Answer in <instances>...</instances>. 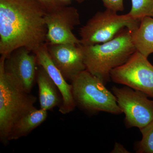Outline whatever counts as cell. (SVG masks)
Returning <instances> with one entry per match:
<instances>
[{
    "label": "cell",
    "mask_w": 153,
    "mask_h": 153,
    "mask_svg": "<svg viewBox=\"0 0 153 153\" xmlns=\"http://www.w3.org/2000/svg\"><path fill=\"white\" fill-rule=\"evenodd\" d=\"M47 10L38 0H0V54L25 48L34 52L46 43Z\"/></svg>",
    "instance_id": "cell-1"
},
{
    "label": "cell",
    "mask_w": 153,
    "mask_h": 153,
    "mask_svg": "<svg viewBox=\"0 0 153 153\" xmlns=\"http://www.w3.org/2000/svg\"><path fill=\"white\" fill-rule=\"evenodd\" d=\"M81 47L86 70L105 84L110 80L113 69L125 63L137 51L131 32L127 28L110 41Z\"/></svg>",
    "instance_id": "cell-2"
},
{
    "label": "cell",
    "mask_w": 153,
    "mask_h": 153,
    "mask_svg": "<svg viewBox=\"0 0 153 153\" xmlns=\"http://www.w3.org/2000/svg\"><path fill=\"white\" fill-rule=\"evenodd\" d=\"M6 56L0 58V139L4 145L14 124L25 115L36 109L37 99L27 92L6 72Z\"/></svg>",
    "instance_id": "cell-3"
},
{
    "label": "cell",
    "mask_w": 153,
    "mask_h": 153,
    "mask_svg": "<svg viewBox=\"0 0 153 153\" xmlns=\"http://www.w3.org/2000/svg\"><path fill=\"white\" fill-rule=\"evenodd\" d=\"M72 93L76 104L93 111L123 113L116 98L105 86L101 79L84 70L71 82Z\"/></svg>",
    "instance_id": "cell-4"
},
{
    "label": "cell",
    "mask_w": 153,
    "mask_h": 153,
    "mask_svg": "<svg viewBox=\"0 0 153 153\" xmlns=\"http://www.w3.org/2000/svg\"><path fill=\"white\" fill-rule=\"evenodd\" d=\"M140 22L128 13L118 15L117 12L108 9L97 12L79 30L80 44L89 46L107 42L126 28L134 32Z\"/></svg>",
    "instance_id": "cell-5"
},
{
    "label": "cell",
    "mask_w": 153,
    "mask_h": 153,
    "mask_svg": "<svg viewBox=\"0 0 153 153\" xmlns=\"http://www.w3.org/2000/svg\"><path fill=\"white\" fill-rule=\"evenodd\" d=\"M111 79L139 91L153 98V66L145 57L135 51L123 65L114 68Z\"/></svg>",
    "instance_id": "cell-6"
},
{
    "label": "cell",
    "mask_w": 153,
    "mask_h": 153,
    "mask_svg": "<svg viewBox=\"0 0 153 153\" xmlns=\"http://www.w3.org/2000/svg\"><path fill=\"white\" fill-rule=\"evenodd\" d=\"M112 91L128 127L140 129L153 120V101L146 94L127 86H114Z\"/></svg>",
    "instance_id": "cell-7"
},
{
    "label": "cell",
    "mask_w": 153,
    "mask_h": 153,
    "mask_svg": "<svg viewBox=\"0 0 153 153\" xmlns=\"http://www.w3.org/2000/svg\"><path fill=\"white\" fill-rule=\"evenodd\" d=\"M45 22L47 28V45L81 44L80 39L72 32L80 22L79 13L75 7L64 6L55 10L47 12Z\"/></svg>",
    "instance_id": "cell-8"
},
{
    "label": "cell",
    "mask_w": 153,
    "mask_h": 153,
    "mask_svg": "<svg viewBox=\"0 0 153 153\" xmlns=\"http://www.w3.org/2000/svg\"><path fill=\"white\" fill-rule=\"evenodd\" d=\"M37 57L35 53L25 48H19L6 57V72L27 92L30 93L37 76Z\"/></svg>",
    "instance_id": "cell-9"
},
{
    "label": "cell",
    "mask_w": 153,
    "mask_h": 153,
    "mask_svg": "<svg viewBox=\"0 0 153 153\" xmlns=\"http://www.w3.org/2000/svg\"><path fill=\"white\" fill-rule=\"evenodd\" d=\"M47 46L52 61L67 81L71 82L79 73L86 70L81 44Z\"/></svg>",
    "instance_id": "cell-10"
},
{
    "label": "cell",
    "mask_w": 153,
    "mask_h": 153,
    "mask_svg": "<svg viewBox=\"0 0 153 153\" xmlns=\"http://www.w3.org/2000/svg\"><path fill=\"white\" fill-rule=\"evenodd\" d=\"M37 57L39 66L45 69L57 86L62 98V103L59 107V111L67 114L73 111L76 105L72 93V85L68 84L60 71L55 66L48 52L46 43L33 52Z\"/></svg>",
    "instance_id": "cell-11"
},
{
    "label": "cell",
    "mask_w": 153,
    "mask_h": 153,
    "mask_svg": "<svg viewBox=\"0 0 153 153\" xmlns=\"http://www.w3.org/2000/svg\"><path fill=\"white\" fill-rule=\"evenodd\" d=\"M36 78L41 108L48 111L55 107L60 106L62 98L59 96V91L49 74L41 66L37 70Z\"/></svg>",
    "instance_id": "cell-12"
},
{
    "label": "cell",
    "mask_w": 153,
    "mask_h": 153,
    "mask_svg": "<svg viewBox=\"0 0 153 153\" xmlns=\"http://www.w3.org/2000/svg\"><path fill=\"white\" fill-rule=\"evenodd\" d=\"M47 117V111L37 108L25 115L16 123L9 135V142L27 135L44 123Z\"/></svg>",
    "instance_id": "cell-13"
},
{
    "label": "cell",
    "mask_w": 153,
    "mask_h": 153,
    "mask_svg": "<svg viewBox=\"0 0 153 153\" xmlns=\"http://www.w3.org/2000/svg\"><path fill=\"white\" fill-rule=\"evenodd\" d=\"M131 36L137 51L146 57L153 53V17L141 19L138 27L132 32Z\"/></svg>",
    "instance_id": "cell-14"
},
{
    "label": "cell",
    "mask_w": 153,
    "mask_h": 153,
    "mask_svg": "<svg viewBox=\"0 0 153 153\" xmlns=\"http://www.w3.org/2000/svg\"><path fill=\"white\" fill-rule=\"evenodd\" d=\"M131 7L128 14L140 21L145 17H153V0H131Z\"/></svg>",
    "instance_id": "cell-15"
},
{
    "label": "cell",
    "mask_w": 153,
    "mask_h": 153,
    "mask_svg": "<svg viewBox=\"0 0 153 153\" xmlns=\"http://www.w3.org/2000/svg\"><path fill=\"white\" fill-rule=\"evenodd\" d=\"M140 130L142 138L136 145L137 152L153 153V120Z\"/></svg>",
    "instance_id": "cell-16"
},
{
    "label": "cell",
    "mask_w": 153,
    "mask_h": 153,
    "mask_svg": "<svg viewBox=\"0 0 153 153\" xmlns=\"http://www.w3.org/2000/svg\"><path fill=\"white\" fill-rule=\"evenodd\" d=\"M106 9L117 12L124 10L123 0H101Z\"/></svg>",
    "instance_id": "cell-17"
},
{
    "label": "cell",
    "mask_w": 153,
    "mask_h": 153,
    "mask_svg": "<svg viewBox=\"0 0 153 153\" xmlns=\"http://www.w3.org/2000/svg\"><path fill=\"white\" fill-rule=\"evenodd\" d=\"M41 3L47 12H52L65 5L59 0H38Z\"/></svg>",
    "instance_id": "cell-18"
},
{
    "label": "cell",
    "mask_w": 153,
    "mask_h": 153,
    "mask_svg": "<svg viewBox=\"0 0 153 153\" xmlns=\"http://www.w3.org/2000/svg\"><path fill=\"white\" fill-rule=\"evenodd\" d=\"M111 153H129L123 145L116 143Z\"/></svg>",
    "instance_id": "cell-19"
},
{
    "label": "cell",
    "mask_w": 153,
    "mask_h": 153,
    "mask_svg": "<svg viewBox=\"0 0 153 153\" xmlns=\"http://www.w3.org/2000/svg\"><path fill=\"white\" fill-rule=\"evenodd\" d=\"M60 2L63 3L65 5H68V4H70L71 0H59Z\"/></svg>",
    "instance_id": "cell-20"
},
{
    "label": "cell",
    "mask_w": 153,
    "mask_h": 153,
    "mask_svg": "<svg viewBox=\"0 0 153 153\" xmlns=\"http://www.w3.org/2000/svg\"><path fill=\"white\" fill-rule=\"evenodd\" d=\"M76 2L79 3H81L83 2L85 0H75Z\"/></svg>",
    "instance_id": "cell-21"
}]
</instances>
